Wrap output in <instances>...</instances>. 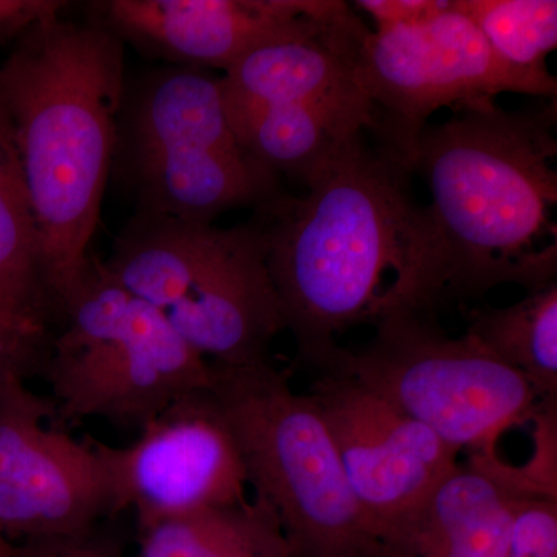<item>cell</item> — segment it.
<instances>
[{
  "label": "cell",
  "mask_w": 557,
  "mask_h": 557,
  "mask_svg": "<svg viewBox=\"0 0 557 557\" xmlns=\"http://www.w3.org/2000/svg\"><path fill=\"white\" fill-rule=\"evenodd\" d=\"M366 135L307 188L258 208L267 265L296 358L321 372L338 336L394 311L446 306L445 245L412 172Z\"/></svg>",
  "instance_id": "1"
},
{
  "label": "cell",
  "mask_w": 557,
  "mask_h": 557,
  "mask_svg": "<svg viewBox=\"0 0 557 557\" xmlns=\"http://www.w3.org/2000/svg\"><path fill=\"white\" fill-rule=\"evenodd\" d=\"M126 87L124 42L97 21L42 22L21 36L0 67V102L20 150L44 285L57 311L89 267Z\"/></svg>",
  "instance_id": "2"
},
{
  "label": "cell",
  "mask_w": 557,
  "mask_h": 557,
  "mask_svg": "<svg viewBox=\"0 0 557 557\" xmlns=\"http://www.w3.org/2000/svg\"><path fill=\"white\" fill-rule=\"evenodd\" d=\"M556 101L508 112L496 101L454 110L418 138L409 170L431 190L445 245L446 306L497 285L556 282Z\"/></svg>",
  "instance_id": "3"
},
{
  "label": "cell",
  "mask_w": 557,
  "mask_h": 557,
  "mask_svg": "<svg viewBox=\"0 0 557 557\" xmlns=\"http://www.w3.org/2000/svg\"><path fill=\"white\" fill-rule=\"evenodd\" d=\"M101 263L211 364L271 361L285 325L255 220L222 228L135 212Z\"/></svg>",
  "instance_id": "4"
},
{
  "label": "cell",
  "mask_w": 557,
  "mask_h": 557,
  "mask_svg": "<svg viewBox=\"0 0 557 557\" xmlns=\"http://www.w3.org/2000/svg\"><path fill=\"white\" fill-rule=\"evenodd\" d=\"M212 368L211 394L248 486L277 516L293 557H386L311 395L293 391L271 361Z\"/></svg>",
  "instance_id": "5"
},
{
  "label": "cell",
  "mask_w": 557,
  "mask_h": 557,
  "mask_svg": "<svg viewBox=\"0 0 557 557\" xmlns=\"http://www.w3.org/2000/svg\"><path fill=\"white\" fill-rule=\"evenodd\" d=\"M115 156L137 214L214 223L282 193L278 178L242 149L220 76L203 69H161L131 94L126 87Z\"/></svg>",
  "instance_id": "6"
},
{
  "label": "cell",
  "mask_w": 557,
  "mask_h": 557,
  "mask_svg": "<svg viewBox=\"0 0 557 557\" xmlns=\"http://www.w3.org/2000/svg\"><path fill=\"white\" fill-rule=\"evenodd\" d=\"M60 313L64 327L44 359L61 423L101 418L141 429L185 395L211 391V362L101 260L90 259Z\"/></svg>",
  "instance_id": "7"
},
{
  "label": "cell",
  "mask_w": 557,
  "mask_h": 557,
  "mask_svg": "<svg viewBox=\"0 0 557 557\" xmlns=\"http://www.w3.org/2000/svg\"><path fill=\"white\" fill-rule=\"evenodd\" d=\"M366 346L338 347L322 373L346 376L434 431L457 450L494 446L541 405L515 369L471 336H450L437 314L381 318Z\"/></svg>",
  "instance_id": "8"
},
{
  "label": "cell",
  "mask_w": 557,
  "mask_h": 557,
  "mask_svg": "<svg viewBox=\"0 0 557 557\" xmlns=\"http://www.w3.org/2000/svg\"><path fill=\"white\" fill-rule=\"evenodd\" d=\"M355 75L375 108L373 137L408 170L418 138L437 110L474 108L500 94L553 101L557 94L552 72H527L498 58L454 0L448 11L423 24L366 32Z\"/></svg>",
  "instance_id": "9"
},
{
  "label": "cell",
  "mask_w": 557,
  "mask_h": 557,
  "mask_svg": "<svg viewBox=\"0 0 557 557\" xmlns=\"http://www.w3.org/2000/svg\"><path fill=\"white\" fill-rule=\"evenodd\" d=\"M24 376L0 370V530L25 547L86 542L110 512L104 467L89 437L53 423V403Z\"/></svg>",
  "instance_id": "10"
},
{
  "label": "cell",
  "mask_w": 557,
  "mask_h": 557,
  "mask_svg": "<svg viewBox=\"0 0 557 557\" xmlns=\"http://www.w3.org/2000/svg\"><path fill=\"white\" fill-rule=\"evenodd\" d=\"M89 438L104 467L110 512L132 509L139 530L249 497L236 438L211 391L172 403L124 448Z\"/></svg>",
  "instance_id": "11"
},
{
  "label": "cell",
  "mask_w": 557,
  "mask_h": 557,
  "mask_svg": "<svg viewBox=\"0 0 557 557\" xmlns=\"http://www.w3.org/2000/svg\"><path fill=\"white\" fill-rule=\"evenodd\" d=\"M310 395L327 421L348 485L383 547L384 539L457 467L460 450L346 376L322 373Z\"/></svg>",
  "instance_id": "12"
},
{
  "label": "cell",
  "mask_w": 557,
  "mask_h": 557,
  "mask_svg": "<svg viewBox=\"0 0 557 557\" xmlns=\"http://www.w3.org/2000/svg\"><path fill=\"white\" fill-rule=\"evenodd\" d=\"M101 25L153 58L220 69L260 46L324 35L354 20L339 0H109L94 3Z\"/></svg>",
  "instance_id": "13"
},
{
  "label": "cell",
  "mask_w": 557,
  "mask_h": 557,
  "mask_svg": "<svg viewBox=\"0 0 557 557\" xmlns=\"http://www.w3.org/2000/svg\"><path fill=\"white\" fill-rule=\"evenodd\" d=\"M522 491L502 478L494 446L457 465L383 542L386 557H505Z\"/></svg>",
  "instance_id": "14"
},
{
  "label": "cell",
  "mask_w": 557,
  "mask_h": 557,
  "mask_svg": "<svg viewBox=\"0 0 557 557\" xmlns=\"http://www.w3.org/2000/svg\"><path fill=\"white\" fill-rule=\"evenodd\" d=\"M366 32L355 16L324 35L273 40L249 51L220 76L228 120L269 106L368 98L355 75Z\"/></svg>",
  "instance_id": "15"
},
{
  "label": "cell",
  "mask_w": 557,
  "mask_h": 557,
  "mask_svg": "<svg viewBox=\"0 0 557 557\" xmlns=\"http://www.w3.org/2000/svg\"><path fill=\"white\" fill-rule=\"evenodd\" d=\"M249 159L274 177L309 188L368 134L376 113L369 98L295 102L252 110L230 120Z\"/></svg>",
  "instance_id": "16"
},
{
  "label": "cell",
  "mask_w": 557,
  "mask_h": 557,
  "mask_svg": "<svg viewBox=\"0 0 557 557\" xmlns=\"http://www.w3.org/2000/svg\"><path fill=\"white\" fill-rule=\"evenodd\" d=\"M138 557H293L273 509L252 496L139 530Z\"/></svg>",
  "instance_id": "17"
},
{
  "label": "cell",
  "mask_w": 557,
  "mask_h": 557,
  "mask_svg": "<svg viewBox=\"0 0 557 557\" xmlns=\"http://www.w3.org/2000/svg\"><path fill=\"white\" fill-rule=\"evenodd\" d=\"M0 296L46 327L51 309L40 270L38 228L9 113L0 102Z\"/></svg>",
  "instance_id": "18"
},
{
  "label": "cell",
  "mask_w": 557,
  "mask_h": 557,
  "mask_svg": "<svg viewBox=\"0 0 557 557\" xmlns=\"http://www.w3.org/2000/svg\"><path fill=\"white\" fill-rule=\"evenodd\" d=\"M467 335L519 372L539 398L557 397V281L508 307L467 310Z\"/></svg>",
  "instance_id": "19"
},
{
  "label": "cell",
  "mask_w": 557,
  "mask_h": 557,
  "mask_svg": "<svg viewBox=\"0 0 557 557\" xmlns=\"http://www.w3.org/2000/svg\"><path fill=\"white\" fill-rule=\"evenodd\" d=\"M498 58L527 72H549L557 47L556 0H454Z\"/></svg>",
  "instance_id": "20"
},
{
  "label": "cell",
  "mask_w": 557,
  "mask_h": 557,
  "mask_svg": "<svg viewBox=\"0 0 557 557\" xmlns=\"http://www.w3.org/2000/svg\"><path fill=\"white\" fill-rule=\"evenodd\" d=\"M505 557H557V498L520 494Z\"/></svg>",
  "instance_id": "21"
},
{
  "label": "cell",
  "mask_w": 557,
  "mask_h": 557,
  "mask_svg": "<svg viewBox=\"0 0 557 557\" xmlns=\"http://www.w3.org/2000/svg\"><path fill=\"white\" fill-rule=\"evenodd\" d=\"M450 7L453 0H358L351 9L368 14L373 32H384L432 21Z\"/></svg>",
  "instance_id": "22"
},
{
  "label": "cell",
  "mask_w": 557,
  "mask_h": 557,
  "mask_svg": "<svg viewBox=\"0 0 557 557\" xmlns=\"http://www.w3.org/2000/svg\"><path fill=\"white\" fill-rule=\"evenodd\" d=\"M46 332L21 327L0 319V370H17L25 373L38 361L46 358Z\"/></svg>",
  "instance_id": "23"
},
{
  "label": "cell",
  "mask_w": 557,
  "mask_h": 557,
  "mask_svg": "<svg viewBox=\"0 0 557 557\" xmlns=\"http://www.w3.org/2000/svg\"><path fill=\"white\" fill-rule=\"evenodd\" d=\"M64 7L61 0H0V39L24 36L36 25L57 20Z\"/></svg>",
  "instance_id": "24"
},
{
  "label": "cell",
  "mask_w": 557,
  "mask_h": 557,
  "mask_svg": "<svg viewBox=\"0 0 557 557\" xmlns=\"http://www.w3.org/2000/svg\"><path fill=\"white\" fill-rule=\"evenodd\" d=\"M97 548L89 542L78 544L49 545V547H24L22 557H94Z\"/></svg>",
  "instance_id": "25"
},
{
  "label": "cell",
  "mask_w": 557,
  "mask_h": 557,
  "mask_svg": "<svg viewBox=\"0 0 557 557\" xmlns=\"http://www.w3.org/2000/svg\"><path fill=\"white\" fill-rule=\"evenodd\" d=\"M0 319H3V321L7 322H11V324L21 325V327L42 330V332H46V327H44V325L35 324V322H30L27 321V319L21 318L16 311L11 309L2 296H0Z\"/></svg>",
  "instance_id": "26"
},
{
  "label": "cell",
  "mask_w": 557,
  "mask_h": 557,
  "mask_svg": "<svg viewBox=\"0 0 557 557\" xmlns=\"http://www.w3.org/2000/svg\"><path fill=\"white\" fill-rule=\"evenodd\" d=\"M24 547L14 544L2 530H0V557H22Z\"/></svg>",
  "instance_id": "27"
},
{
  "label": "cell",
  "mask_w": 557,
  "mask_h": 557,
  "mask_svg": "<svg viewBox=\"0 0 557 557\" xmlns=\"http://www.w3.org/2000/svg\"><path fill=\"white\" fill-rule=\"evenodd\" d=\"M94 557H116V556L108 555V553H104V552H102V549L97 548V552H95Z\"/></svg>",
  "instance_id": "28"
}]
</instances>
